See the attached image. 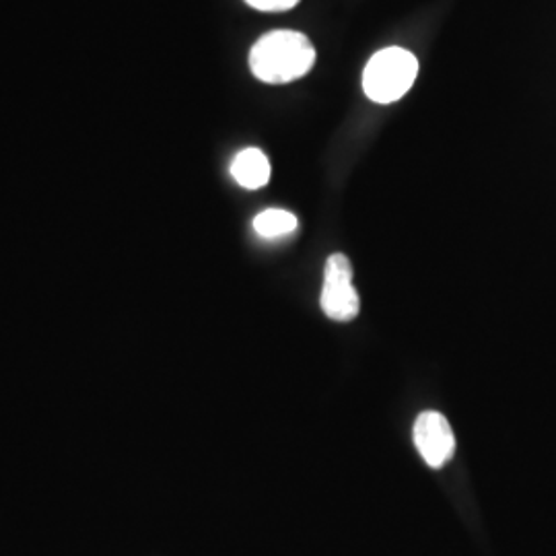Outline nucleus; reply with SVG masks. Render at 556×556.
Instances as JSON below:
<instances>
[{
	"label": "nucleus",
	"mask_w": 556,
	"mask_h": 556,
	"mask_svg": "<svg viewBox=\"0 0 556 556\" xmlns=\"http://www.w3.org/2000/svg\"><path fill=\"white\" fill-rule=\"evenodd\" d=\"M316 48L307 36L293 29H277L262 36L250 50V68L268 85L303 79L316 64Z\"/></svg>",
	"instance_id": "obj_1"
},
{
	"label": "nucleus",
	"mask_w": 556,
	"mask_h": 556,
	"mask_svg": "<svg viewBox=\"0 0 556 556\" xmlns=\"http://www.w3.org/2000/svg\"><path fill=\"white\" fill-rule=\"evenodd\" d=\"M417 75V56L404 48L390 46L365 64L363 91L369 100L388 105L402 100L413 89Z\"/></svg>",
	"instance_id": "obj_2"
},
{
	"label": "nucleus",
	"mask_w": 556,
	"mask_h": 556,
	"mask_svg": "<svg viewBox=\"0 0 556 556\" xmlns=\"http://www.w3.org/2000/svg\"><path fill=\"white\" fill-rule=\"evenodd\" d=\"M358 293L353 287V266L344 254H332L324 268L321 309L334 321H351L357 318Z\"/></svg>",
	"instance_id": "obj_3"
},
{
	"label": "nucleus",
	"mask_w": 556,
	"mask_h": 556,
	"mask_svg": "<svg viewBox=\"0 0 556 556\" xmlns=\"http://www.w3.org/2000/svg\"><path fill=\"white\" fill-rule=\"evenodd\" d=\"M413 438L418 454L431 468H443L456 454V435L452 431V425L435 410L418 415Z\"/></svg>",
	"instance_id": "obj_4"
},
{
	"label": "nucleus",
	"mask_w": 556,
	"mask_h": 556,
	"mask_svg": "<svg viewBox=\"0 0 556 556\" xmlns=\"http://www.w3.org/2000/svg\"><path fill=\"white\" fill-rule=\"evenodd\" d=\"M231 176L245 190H260L270 181V161L260 149H243L231 163Z\"/></svg>",
	"instance_id": "obj_5"
},
{
	"label": "nucleus",
	"mask_w": 556,
	"mask_h": 556,
	"mask_svg": "<svg viewBox=\"0 0 556 556\" xmlns=\"http://www.w3.org/2000/svg\"><path fill=\"white\" fill-rule=\"evenodd\" d=\"M299 220L293 213L282 208L262 211L254 219V229L260 238L278 239L291 236L298 229Z\"/></svg>",
	"instance_id": "obj_6"
},
{
	"label": "nucleus",
	"mask_w": 556,
	"mask_h": 556,
	"mask_svg": "<svg viewBox=\"0 0 556 556\" xmlns=\"http://www.w3.org/2000/svg\"><path fill=\"white\" fill-rule=\"evenodd\" d=\"M245 2L262 13H285L299 4V0H245Z\"/></svg>",
	"instance_id": "obj_7"
}]
</instances>
